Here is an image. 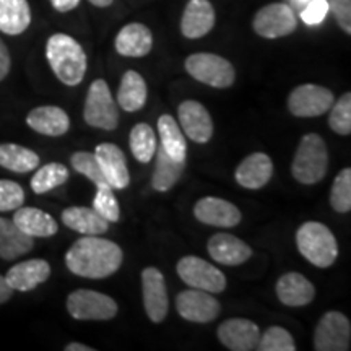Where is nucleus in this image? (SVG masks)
I'll list each match as a JSON object with an SVG mask.
<instances>
[{"label": "nucleus", "instance_id": "f257e3e1", "mask_svg": "<svg viewBox=\"0 0 351 351\" xmlns=\"http://www.w3.org/2000/svg\"><path fill=\"white\" fill-rule=\"evenodd\" d=\"M122 261L124 252L119 245L99 236H83L65 254L67 269L90 280H101L116 274Z\"/></svg>", "mask_w": 351, "mask_h": 351}, {"label": "nucleus", "instance_id": "f03ea898", "mask_svg": "<svg viewBox=\"0 0 351 351\" xmlns=\"http://www.w3.org/2000/svg\"><path fill=\"white\" fill-rule=\"evenodd\" d=\"M46 57L54 75L64 85L77 86L85 78L86 54L80 44L69 34H52L46 44Z\"/></svg>", "mask_w": 351, "mask_h": 351}, {"label": "nucleus", "instance_id": "7ed1b4c3", "mask_svg": "<svg viewBox=\"0 0 351 351\" xmlns=\"http://www.w3.org/2000/svg\"><path fill=\"white\" fill-rule=\"evenodd\" d=\"M298 251L319 269H328L339 257V244L330 228L319 221H307L296 232Z\"/></svg>", "mask_w": 351, "mask_h": 351}, {"label": "nucleus", "instance_id": "20e7f679", "mask_svg": "<svg viewBox=\"0 0 351 351\" xmlns=\"http://www.w3.org/2000/svg\"><path fill=\"white\" fill-rule=\"evenodd\" d=\"M328 171V148L319 134L302 135L293 158L291 174L298 182L313 186L326 178Z\"/></svg>", "mask_w": 351, "mask_h": 351}, {"label": "nucleus", "instance_id": "39448f33", "mask_svg": "<svg viewBox=\"0 0 351 351\" xmlns=\"http://www.w3.org/2000/svg\"><path fill=\"white\" fill-rule=\"evenodd\" d=\"M83 119L88 125L103 130H114L119 125V108L104 80H95L88 88Z\"/></svg>", "mask_w": 351, "mask_h": 351}, {"label": "nucleus", "instance_id": "423d86ee", "mask_svg": "<svg viewBox=\"0 0 351 351\" xmlns=\"http://www.w3.org/2000/svg\"><path fill=\"white\" fill-rule=\"evenodd\" d=\"M186 70L197 82L213 88H230L236 80V70L230 60L210 52L189 56Z\"/></svg>", "mask_w": 351, "mask_h": 351}, {"label": "nucleus", "instance_id": "0eeeda50", "mask_svg": "<svg viewBox=\"0 0 351 351\" xmlns=\"http://www.w3.org/2000/svg\"><path fill=\"white\" fill-rule=\"evenodd\" d=\"M67 311L75 320H111L119 306L111 296L93 289H75L67 296Z\"/></svg>", "mask_w": 351, "mask_h": 351}, {"label": "nucleus", "instance_id": "6e6552de", "mask_svg": "<svg viewBox=\"0 0 351 351\" xmlns=\"http://www.w3.org/2000/svg\"><path fill=\"white\" fill-rule=\"evenodd\" d=\"M178 275L191 288L208 293H223L226 289V276L221 270L195 256H186L178 262Z\"/></svg>", "mask_w": 351, "mask_h": 351}, {"label": "nucleus", "instance_id": "1a4fd4ad", "mask_svg": "<svg viewBox=\"0 0 351 351\" xmlns=\"http://www.w3.org/2000/svg\"><path fill=\"white\" fill-rule=\"evenodd\" d=\"M351 326L345 314L328 311L320 317L314 332V348L317 351H348Z\"/></svg>", "mask_w": 351, "mask_h": 351}, {"label": "nucleus", "instance_id": "9d476101", "mask_svg": "<svg viewBox=\"0 0 351 351\" xmlns=\"http://www.w3.org/2000/svg\"><path fill=\"white\" fill-rule=\"evenodd\" d=\"M333 93L328 88L304 83L288 96V109L296 117H317L326 114L333 104Z\"/></svg>", "mask_w": 351, "mask_h": 351}, {"label": "nucleus", "instance_id": "9b49d317", "mask_svg": "<svg viewBox=\"0 0 351 351\" xmlns=\"http://www.w3.org/2000/svg\"><path fill=\"white\" fill-rule=\"evenodd\" d=\"M298 20L293 8L287 3H270L256 13L252 28L258 36L276 39L291 34L296 29Z\"/></svg>", "mask_w": 351, "mask_h": 351}, {"label": "nucleus", "instance_id": "f8f14e48", "mask_svg": "<svg viewBox=\"0 0 351 351\" xmlns=\"http://www.w3.org/2000/svg\"><path fill=\"white\" fill-rule=\"evenodd\" d=\"M176 309L189 322L208 324L218 317L221 304L213 295L204 289H186L176 298Z\"/></svg>", "mask_w": 351, "mask_h": 351}, {"label": "nucleus", "instance_id": "ddd939ff", "mask_svg": "<svg viewBox=\"0 0 351 351\" xmlns=\"http://www.w3.org/2000/svg\"><path fill=\"white\" fill-rule=\"evenodd\" d=\"M142 293L145 313L148 319L155 324L163 322L168 315L169 300L165 276L156 267H147L142 271Z\"/></svg>", "mask_w": 351, "mask_h": 351}, {"label": "nucleus", "instance_id": "4468645a", "mask_svg": "<svg viewBox=\"0 0 351 351\" xmlns=\"http://www.w3.org/2000/svg\"><path fill=\"white\" fill-rule=\"evenodd\" d=\"M179 125L192 142L207 143L213 137V121L207 108L199 101L187 99L179 104Z\"/></svg>", "mask_w": 351, "mask_h": 351}, {"label": "nucleus", "instance_id": "2eb2a0df", "mask_svg": "<svg viewBox=\"0 0 351 351\" xmlns=\"http://www.w3.org/2000/svg\"><path fill=\"white\" fill-rule=\"evenodd\" d=\"M218 340L231 351H252L261 340V328L249 319H228L218 327Z\"/></svg>", "mask_w": 351, "mask_h": 351}, {"label": "nucleus", "instance_id": "dca6fc26", "mask_svg": "<svg viewBox=\"0 0 351 351\" xmlns=\"http://www.w3.org/2000/svg\"><path fill=\"white\" fill-rule=\"evenodd\" d=\"M194 215L200 223L218 228H234L243 219L239 208L218 197H204L195 204Z\"/></svg>", "mask_w": 351, "mask_h": 351}, {"label": "nucleus", "instance_id": "f3484780", "mask_svg": "<svg viewBox=\"0 0 351 351\" xmlns=\"http://www.w3.org/2000/svg\"><path fill=\"white\" fill-rule=\"evenodd\" d=\"M95 156L104 178L112 189H125L130 184V174L127 168L124 152L114 143H99L95 148Z\"/></svg>", "mask_w": 351, "mask_h": 351}, {"label": "nucleus", "instance_id": "a211bd4d", "mask_svg": "<svg viewBox=\"0 0 351 351\" xmlns=\"http://www.w3.org/2000/svg\"><path fill=\"white\" fill-rule=\"evenodd\" d=\"M208 254L215 262L228 267H236L252 257V249L230 232H217L208 241Z\"/></svg>", "mask_w": 351, "mask_h": 351}, {"label": "nucleus", "instance_id": "6ab92c4d", "mask_svg": "<svg viewBox=\"0 0 351 351\" xmlns=\"http://www.w3.org/2000/svg\"><path fill=\"white\" fill-rule=\"evenodd\" d=\"M271 174H274V163L267 153L257 152L244 158L238 168H236V182L241 187L258 191L270 182Z\"/></svg>", "mask_w": 351, "mask_h": 351}, {"label": "nucleus", "instance_id": "aec40b11", "mask_svg": "<svg viewBox=\"0 0 351 351\" xmlns=\"http://www.w3.org/2000/svg\"><path fill=\"white\" fill-rule=\"evenodd\" d=\"M51 276V265L49 262L43 261V258H32V261H25L13 265L7 271L5 280L10 285L13 291H32L39 285L46 282Z\"/></svg>", "mask_w": 351, "mask_h": 351}, {"label": "nucleus", "instance_id": "412c9836", "mask_svg": "<svg viewBox=\"0 0 351 351\" xmlns=\"http://www.w3.org/2000/svg\"><path fill=\"white\" fill-rule=\"evenodd\" d=\"M215 26V8L210 0H189L181 20V32L189 39L208 34Z\"/></svg>", "mask_w": 351, "mask_h": 351}, {"label": "nucleus", "instance_id": "4be33fe9", "mask_svg": "<svg viewBox=\"0 0 351 351\" xmlns=\"http://www.w3.org/2000/svg\"><path fill=\"white\" fill-rule=\"evenodd\" d=\"M275 291L280 302L289 307L307 306L315 298L314 285L296 271H289V274L280 276Z\"/></svg>", "mask_w": 351, "mask_h": 351}, {"label": "nucleus", "instance_id": "5701e85b", "mask_svg": "<svg viewBox=\"0 0 351 351\" xmlns=\"http://www.w3.org/2000/svg\"><path fill=\"white\" fill-rule=\"evenodd\" d=\"M26 124L38 134L47 137H60L70 129V119L62 108L39 106L29 111Z\"/></svg>", "mask_w": 351, "mask_h": 351}, {"label": "nucleus", "instance_id": "b1692460", "mask_svg": "<svg viewBox=\"0 0 351 351\" xmlns=\"http://www.w3.org/2000/svg\"><path fill=\"white\" fill-rule=\"evenodd\" d=\"M153 47V34L148 26L129 23L117 33L116 51L124 57H145Z\"/></svg>", "mask_w": 351, "mask_h": 351}, {"label": "nucleus", "instance_id": "393cba45", "mask_svg": "<svg viewBox=\"0 0 351 351\" xmlns=\"http://www.w3.org/2000/svg\"><path fill=\"white\" fill-rule=\"evenodd\" d=\"M13 223L32 238H51L59 231V225L49 213L34 207L16 208Z\"/></svg>", "mask_w": 351, "mask_h": 351}, {"label": "nucleus", "instance_id": "a878e982", "mask_svg": "<svg viewBox=\"0 0 351 351\" xmlns=\"http://www.w3.org/2000/svg\"><path fill=\"white\" fill-rule=\"evenodd\" d=\"M34 241L32 236L25 234L13 219L0 217V258L15 261L33 249Z\"/></svg>", "mask_w": 351, "mask_h": 351}, {"label": "nucleus", "instance_id": "bb28decb", "mask_svg": "<svg viewBox=\"0 0 351 351\" xmlns=\"http://www.w3.org/2000/svg\"><path fill=\"white\" fill-rule=\"evenodd\" d=\"M62 223L83 236H101L109 230L106 221L95 208L69 207L62 212Z\"/></svg>", "mask_w": 351, "mask_h": 351}, {"label": "nucleus", "instance_id": "cd10ccee", "mask_svg": "<svg viewBox=\"0 0 351 351\" xmlns=\"http://www.w3.org/2000/svg\"><path fill=\"white\" fill-rule=\"evenodd\" d=\"M148 88L145 78L135 70H127L117 90V104L127 112H137L145 106Z\"/></svg>", "mask_w": 351, "mask_h": 351}, {"label": "nucleus", "instance_id": "c85d7f7f", "mask_svg": "<svg viewBox=\"0 0 351 351\" xmlns=\"http://www.w3.org/2000/svg\"><path fill=\"white\" fill-rule=\"evenodd\" d=\"M32 23V10L26 0H0V32L16 36Z\"/></svg>", "mask_w": 351, "mask_h": 351}, {"label": "nucleus", "instance_id": "c756f323", "mask_svg": "<svg viewBox=\"0 0 351 351\" xmlns=\"http://www.w3.org/2000/svg\"><path fill=\"white\" fill-rule=\"evenodd\" d=\"M158 132H160L161 148L176 161L186 163L187 143L184 137L181 125L176 124V119L171 114H163L158 119Z\"/></svg>", "mask_w": 351, "mask_h": 351}, {"label": "nucleus", "instance_id": "7c9ffc66", "mask_svg": "<svg viewBox=\"0 0 351 351\" xmlns=\"http://www.w3.org/2000/svg\"><path fill=\"white\" fill-rule=\"evenodd\" d=\"M156 165L155 171H153L152 178V187L158 192H168L176 186V182L181 179L186 168V163L176 161L166 153L163 148H156Z\"/></svg>", "mask_w": 351, "mask_h": 351}, {"label": "nucleus", "instance_id": "2f4dec72", "mask_svg": "<svg viewBox=\"0 0 351 351\" xmlns=\"http://www.w3.org/2000/svg\"><path fill=\"white\" fill-rule=\"evenodd\" d=\"M0 166L13 173H29L39 166V156L29 148L16 143L0 145Z\"/></svg>", "mask_w": 351, "mask_h": 351}, {"label": "nucleus", "instance_id": "473e14b6", "mask_svg": "<svg viewBox=\"0 0 351 351\" xmlns=\"http://www.w3.org/2000/svg\"><path fill=\"white\" fill-rule=\"evenodd\" d=\"M129 145L132 155H134L138 163H150L158 148L155 130L148 124H145V122H140V124L134 125V129L130 130Z\"/></svg>", "mask_w": 351, "mask_h": 351}, {"label": "nucleus", "instance_id": "72a5a7b5", "mask_svg": "<svg viewBox=\"0 0 351 351\" xmlns=\"http://www.w3.org/2000/svg\"><path fill=\"white\" fill-rule=\"evenodd\" d=\"M69 168L62 163H49L36 171L32 179V189L34 194H46L52 189L62 186L69 181Z\"/></svg>", "mask_w": 351, "mask_h": 351}, {"label": "nucleus", "instance_id": "f704fd0d", "mask_svg": "<svg viewBox=\"0 0 351 351\" xmlns=\"http://www.w3.org/2000/svg\"><path fill=\"white\" fill-rule=\"evenodd\" d=\"M328 127L339 135L351 134V93H346L333 101V104L328 109Z\"/></svg>", "mask_w": 351, "mask_h": 351}, {"label": "nucleus", "instance_id": "c9c22d12", "mask_svg": "<svg viewBox=\"0 0 351 351\" xmlns=\"http://www.w3.org/2000/svg\"><path fill=\"white\" fill-rule=\"evenodd\" d=\"M70 163H72V168L80 173L82 176L90 179L91 182L95 184L96 187L99 186H108V179L104 178L103 171L99 168L98 160H96L95 153L90 152H77L73 153L72 158H70Z\"/></svg>", "mask_w": 351, "mask_h": 351}, {"label": "nucleus", "instance_id": "e433bc0d", "mask_svg": "<svg viewBox=\"0 0 351 351\" xmlns=\"http://www.w3.org/2000/svg\"><path fill=\"white\" fill-rule=\"evenodd\" d=\"M330 205L335 212L348 213L351 210V169L345 168L337 174L330 191Z\"/></svg>", "mask_w": 351, "mask_h": 351}, {"label": "nucleus", "instance_id": "4c0bfd02", "mask_svg": "<svg viewBox=\"0 0 351 351\" xmlns=\"http://www.w3.org/2000/svg\"><path fill=\"white\" fill-rule=\"evenodd\" d=\"M258 351H295L296 345L291 333L283 327H270L269 330L261 333L257 348Z\"/></svg>", "mask_w": 351, "mask_h": 351}, {"label": "nucleus", "instance_id": "58836bf2", "mask_svg": "<svg viewBox=\"0 0 351 351\" xmlns=\"http://www.w3.org/2000/svg\"><path fill=\"white\" fill-rule=\"evenodd\" d=\"M93 208L109 223H117L121 219L119 202H117L112 187L109 184L98 187L93 200Z\"/></svg>", "mask_w": 351, "mask_h": 351}, {"label": "nucleus", "instance_id": "ea45409f", "mask_svg": "<svg viewBox=\"0 0 351 351\" xmlns=\"http://www.w3.org/2000/svg\"><path fill=\"white\" fill-rule=\"evenodd\" d=\"M25 202V191L20 184L0 179V212H13Z\"/></svg>", "mask_w": 351, "mask_h": 351}, {"label": "nucleus", "instance_id": "a19ab883", "mask_svg": "<svg viewBox=\"0 0 351 351\" xmlns=\"http://www.w3.org/2000/svg\"><path fill=\"white\" fill-rule=\"evenodd\" d=\"M328 13V0H309L306 8H302L301 19L306 25L315 26L326 20Z\"/></svg>", "mask_w": 351, "mask_h": 351}, {"label": "nucleus", "instance_id": "79ce46f5", "mask_svg": "<svg viewBox=\"0 0 351 351\" xmlns=\"http://www.w3.org/2000/svg\"><path fill=\"white\" fill-rule=\"evenodd\" d=\"M328 10H332L340 28L351 34V0H328Z\"/></svg>", "mask_w": 351, "mask_h": 351}, {"label": "nucleus", "instance_id": "37998d69", "mask_svg": "<svg viewBox=\"0 0 351 351\" xmlns=\"http://www.w3.org/2000/svg\"><path fill=\"white\" fill-rule=\"evenodd\" d=\"M10 52H8L5 43L0 39V82L8 75V72H10Z\"/></svg>", "mask_w": 351, "mask_h": 351}, {"label": "nucleus", "instance_id": "c03bdc74", "mask_svg": "<svg viewBox=\"0 0 351 351\" xmlns=\"http://www.w3.org/2000/svg\"><path fill=\"white\" fill-rule=\"evenodd\" d=\"M51 3L57 12L65 13V12L73 10V8H77L78 3H80V0H51Z\"/></svg>", "mask_w": 351, "mask_h": 351}, {"label": "nucleus", "instance_id": "a18cd8bd", "mask_svg": "<svg viewBox=\"0 0 351 351\" xmlns=\"http://www.w3.org/2000/svg\"><path fill=\"white\" fill-rule=\"evenodd\" d=\"M12 295H13V289L10 288V285L7 283L5 276L0 275V304H3V302L10 300Z\"/></svg>", "mask_w": 351, "mask_h": 351}, {"label": "nucleus", "instance_id": "49530a36", "mask_svg": "<svg viewBox=\"0 0 351 351\" xmlns=\"http://www.w3.org/2000/svg\"><path fill=\"white\" fill-rule=\"evenodd\" d=\"M64 350L65 351H95V348H91V346H86L83 343H69Z\"/></svg>", "mask_w": 351, "mask_h": 351}, {"label": "nucleus", "instance_id": "de8ad7c7", "mask_svg": "<svg viewBox=\"0 0 351 351\" xmlns=\"http://www.w3.org/2000/svg\"><path fill=\"white\" fill-rule=\"evenodd\" d=\"M114 0H90V3H93L95 7H99V8H104V7H109Z\"/></svg>", "mask_w": 351, "mask_h": 351}, {"label": "nucleus", "instance_id": "09e8293b", "mask_svg": "<svg viewBox=\"0 0 351 351\" xmlns=\"http://www.w3.org/2000/svg\"><path fill=\"white\" fill-rule=\"evenodd\" d=\"M296 2L298 3H307V2H309V0H296Z\"/></svg>", "mask_w": 351, "mask_h": 351}]
</instances>
